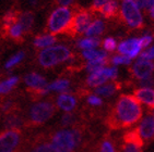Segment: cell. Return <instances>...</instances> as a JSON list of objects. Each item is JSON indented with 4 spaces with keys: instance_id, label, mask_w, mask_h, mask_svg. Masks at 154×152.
<instances>
[{
    "instance_id": "25",
    "label": "cell",
    "mask_w": 154,
    "mask_h": 152,
    "mask_svg": "<svg viewBox=\"0 0 154 152\" xmlns=\"http://www.w3.org/2000/svg\"><path fill=\"white\" fill-rule=\"evenodd\" d=\"M124 140L126 143H131V145H134V146L141 147L143 146V140L142 138L140 137V135L138 134V132L136 130H132V132H129L124 136Z\"/></svg>"
},
{
    "instance_id": "10",
    "label": "cell",
    "mask_w": 154,
    "mask_h": 152,
    "mask_svg": "<svg viewBox=\"0 0 154 152\" xmlns=\"http://www.w3.org/2000/svg\"><path fill=\"white\" fill-rule=\"evenodd\" d=\"M154 71V63L149 60L144 59H138V61L131 67V73L134 77L139 79H146L150 78Z\"/></svg>"
},
{
    "instance_id": "12",
    "label": "cell",
    "mask_w": 154,
    "mask_h": 152,
    "mask_svg": "<svg viewBox=\"0 0 154 152\" xmlns=\"http://www.w3.org/2000/svg\"><path fill=\"white\" fill-rule=\"evenodd\" d=\"M3 125L6 129H19L20 130L21 127L25 125V120L19 113L18 110H15V111L6 114V117L3 120Z\"/></svg>"
},
{
    "instance_id": "17",
    "label": "cell",
    "mask_w": 154,
    "mask_h": 152,
    "mask_svg": "<svg viewBox=\"0 0 154 152\" xmlns=\"http://www.w3.org/2000/svg\"><path fill=\"white\" fill-rule=\"evenodd\" d=\"M24 82L31 89H42L46 87V78L37 73H30L24 77Z\"/></svg>"
},
{
    "instance_id": "8",
    "label": "cell",
    "mask_w": 154,
    "mask_h": 152,
    "mask_svg": "<svg viewBox=\"0 0 154 152\" xmlns=\"http://www.w3.org/2000/svg\"><path fill=\"white\" fill-rule=\"evenodd\" d=\"M22 141L19 129H6L0 133V152H14Z\"/></svg>"
},
{
    "instance_id": "29",
    "label": "cell",
    "mask_w": 154,
    "mask_h": 152,
    "mask_svg": "<svg viewBox=\"0 0 154 152\" xmlns=\"http://www.w3.org/2000/svg\"><path fill=\"white\" fill-rule=\"evenodd\" d=\"M24 56H25V53L23 52V51H20V52L15 53L14 56L12 57V58H10L9 60H8V62L6 63V69H11V67L15 66L17 64H19L22 60H23Z\"/></svg>"
},
{
    "instance_id": "13",
    "label": "cell",
    "mask_w": 154,
    "mask_h": 152,
    "mask_svg": "<svg viewBox=\"0 0 154 152\" xmlns=\"http://www.w3.org/2000/svg\"><path fill=\"white\" fill-rule=\"evenodd\" d=\"M137 132L140 135V137L145 140L154 138V118L152 116H146L140 123L139 127L137 128Z\"/></svg>"
},
{
    "instance_id": "14",
    "label": "cell",
    "mask_w": 154,
    "mask_h": 152,
    "mask_svg": "<svg viewBox=\"0 0 154 152\" xmlns=\"http://www.w3.org/2000/svg\"><path fill=\"white\" fill-rule=\"evenodd\" d=\"M134 98L139 102L144 103L149 108L154 109V89L152 88H140L134 90Z\"/></svg>"
},
{
    "instance_id": "21",
    "label": "cell",
    "mask_w": 154,
    "mask_h": 152,
    "mask_svg": "<svg viewBox=\"0 0 154 152\" xmlns=\"http://www.w3.org/2000/svg\"><path fill=\"white\" fill-rule=\"evenodd\" d=\"M98 12H101L105 18H112L118 12V3L116 1H106Z\"/></svg>"
},
{
    "instance_id": "1",
    "label": "cell",
    "mask_w": 154,
    "mask_h": 152,
    "mask_svg": "<svg viewBox=\"0 0 154 152\" xmlns=\"http://www.w3.org/2000/svg\"><path fill=\"white\" fill-rule=\"evenodd\" d=\"M142 116L141 104L134 96L122 95L109 116L108 125L112 128H122L134 125Z\"/></svg>"
},
{
    "instance_id": "6",
    "label": "cell",
    "mask_w": 154,
    "mask_h": 152,
    "mask_svg": "<svg viewBox=\"0 0 154 152\" xmlns=\"http://www.w3.org/2000/svg\"><path fill=\"white\" fill-rule=\"evenodd\" d=\"M120 15L122 19L131 27L139 28L143 25L142 14L140 12V9L137 7L136 1L132 0H125L122 3L120 9Z\"/></svg>"
},
{
    "instance_id": "15",
    "label": "cell",
    "mask_w": 154,
    "mask_h": 152,
    "mask_svg": "<svg viewBox=\"0 0 154 152\" xmlns=\"http://www.w3.org/2000/svg\"><path fill=\"white\" fill-rule=\"evenodd\" d=\"M34 19H35V14L32 11H23L19 13L18 23L24 34L30 32L32 29L33 24H34Z\"/></svg>"
},
{
    "instance_id": "41",
    "label": "cell",
    "mask_w": 154,
    "mask_h": 152,
    "mask_svg": "<svg viewBox=\"0 0 154 152\" xmlns=\"http://www.w3.org/2000/svg\"><path fill=\"white\" fill-rule=\"evenodd\" d=\"M152 117L154 118V109H153V113H152Z\"/></svg>"
},
{
    "instance_id": "37",
    "label": "cell",
    "mask_w": 154,
    "mask_h": 152,
    "mask_svg": "<svg viewBox=\"0 0 154 152\" xmlns=\"http://www.w3.org/2000/svg\"><path fill=\"white\" fill-rule=\"evenodd\" d=\"M88 102L92 105H101L102 99L97 96H90L89 98H88Z\"/></svg>"
},
{
    "instance_id": "5",
    "label": "cell",
    "mask_w": 154,
    "mask_h": 152,
    "mask_svg": "<svg viewBox=\"0 0 154 152\" xmlns=\"http://www.w3.org/2000/svg\"><path fill=\"white\" fill-rule=\"evenodd\" d=\"M56 112L55 105L51 101H41L31 107L27 117V124L33 126L42 125L51 120Z\"/></svg>"
},
{
    "instance_id": "40",
    "label": "cell",
    "mask_w": 154,
    "mask_h": 152,
    "mask_svg": "<svg viewBox=\"0 0 154 152\" xmlns=\"http://www.w3.org/2000/svg\"><path fill=\"white\" fill-rule=\"evenodd\" d=\"M149 11H150V15H151V18L154 20V6L152 7V8L150 10H149Z\"/></svg>"
},
{
    "instance_id": "2",
    "label": "cell",
    "mask_w": 154,
    "mask_h": 152,
    "mask_svg": "<svg viewBox=\"0 0 154 152\" xmlns=\"http://www.w3.org/2000/svg\"><path fill=\"white\" fill-rule=\"evenodd\" d=\"M81 141V133L78 129H61L51 137V148L56 152H72Z\"/></svg>"
},
{
    "instance_id": "11",
    "label": "cell",
    "mask_w": 154,
    "mask_h": 152,
    "mask_svg": "<svg viewBox=\"0 0 154 152\" xmlns=\"http://www.w3.org/2000/svg\"><path fill=\"white\" fill-rule=\"evenodd\" d=\"M142 49L140 46V39L138 38H131L129 40H125L120 42L118 46V51L124 56L129 59L136 58L140 53V50Z\"/></svg>"
},
{
    "instance_id": "9",
    "label": "cell",
    "mask_w": 154,
    "mask_h": 152,
    "mask_svg": "<svg viewBox=\"0 0 154 152\" xmlns=\"http://www.w3.org/2000/svg\"><path fill=\"white\" fill-rule=\"evenodd\" d=\"M118 75V71L116 67H104L102 70L92 73L86 79V84L91 87H100L106 82L107 79H115Z\"/></svg>"
},
{
    "instance_id": "27",
    "label": "cell",
    "mask_w": 154,
    "mask_h": 152,
    "mask_svg": "<svg viewBox=\"0 0 154 152\" xmlns=\"http://www.w3.org/2000/svg\"><path fill=\"white\" fill-rule=\"evenodd\" d=\"M82 56L84 59H88L89 61L97 60V59H106V52L102 50H84L82 52Z\"/></svg>"
},
{
    "instance_id": "19",
    "label": "cell",
    "mask_w": 154,
    "mask_h": 152,
    "mask_svg": "<svg viewBox=\"0 0 154 152\" xmlns=\"http://www.w3.org/2000/svg\"><path fill=\"white\" fill-rule=\"evenodd\" d=\"M57 38L51 34H45V35H39L34 39V46L36 48H45L49 47L53 44H55Z\"/></svg>"
},
{
    "instance_id": "38",
    "label": "cell",
    "mask_w": 154,
    "mask_h": 152,
    "mask_svg": "<svg viewBox=\"0 0 154 152\" xmlns=\"http://www.w3.org/2000/svg\"><path fill=\"white\" fill-rule=\"evenodd\" d=\"M152 40H153V38L151 36H144V37L140 38V46H141V48L148 47Z\"/></svg>"
},
{
    "instance_id": "34",
    "label": "cell",
    "mask_w": 154,
    "mask_h": 152,
    "mask_svg": "<svg viewBox=\"0 0 154 152\" xmlns=\"http://www.w3.org/2000/svg\"><path fill=\"white\" fill-rule=\"evenodd\" d=\"M103 45H104V48H105L107 51H113V50H115V48H116L115 39H114V38H110V37L106 38V39L104 40Z\"/></svg>"
},
{
    "instance_id": "26",
    "label": "cell",
    "mask_w": 154,
    "mask_h": 152,
    "mask_svg": "<svg viewBox=\"0 0 154 152\" xmlns=\"http://www.w3.org/2000/svg\"><path fill=\"white\" fill-rule=\"evenodd\" d=\"M100 39L98 38H84L78 41V47L84 50H92L100 45Z\"/></svg>"
},
{
    "instance_id": "22",
    "label": "cell",
    "mask_w": 154,
    "mask_h": 152,
    "mask_svg": "<svg viewBox=\"0 0 154 152\" xmlns=\"http://www.w3.org/2000/svg\"><path fill=\"white\" fill-rule=\"evenodd\" d=\"M118 89V85L116 83H112V84H107V85H102L95 89V94L97 96L102 97H110L116 92V90Z\"/></svg>"
},
{
    "instance_id": "31",
    "label": "cell",
    "mask_w": 154,
    "mask_h": 152,
    "mask_svg": "<svg viewBox=\"0 0 154 152\" xmlns=\"http://www.w3.org/2000/svg\"><path fill=\"white\" fill-rule=\"evenodd\" d=\"M112 62H113L115 65L119 64H130L131 59H129L126 56H115L112 59Z\"/></svg>"
},
{
    "instance_id": "36",
    "label": "cell",
    "mask_w": 154,
    "mask_h": 152,
    "mask_svg": "<svg viewBox=\"0 0 154 152\" xmlns=\"http://www.w3.org/2000/svg\"><path fill=\"white\" fill-rule=\"evenodd\" d=\"M73 115L71 113H66L61 118V124L63 126H67V125H70V124L73 122Z\"/></svg>"
},
{
    "instance_id": "24",
    "label": "cell",
    "mask_w": 154,
    "mask_h": 152,
    "mask_svg": "<svg viewBox=\"0 0 154 152\" xmlns=\"http://www.w3.org/2000/svg\"><path fill=\"white\" fill-rule=\"evenodd\" d=\"M18 82L19 77H17V76H12L3 82H0V95H6L10 92L13 89V87L18 84Z\"/></svg>"
},
{
    "instance_id": "23",
    "label": "cell",
    "mask_w": 154,
    "mask_h": 152,
    "mask_svg": "<svg viewBox=\"0 0 154 152\" xmlns=\"http://www.w3.org/2000/svg\"><path fill=\"white\" fill-rule=\"evenodd\" d=\"M70 86V82L68 79H57L54 83L46 86V91H66Z\"/></svg>"
},
{
    "instance_id": "35",
    "label": "cell",
    "mask_w": 154,
    "mask_h": 152,
    "mask_svg": "<svg viewBox=\"0 0 154 152\" xmlns=\"http://www.w3.org/2000/svg\"><path fill=\"white\" fill-rule=\"evenodd\" d=\"M140 58L151 61L152 59H154V47H152V48H150V49L143 51V52L140 54Z\"/></svg>"
},
{
    "instance_id": "7",
    "label": "cell",
    "mask_w": 154,
    "mask_h": 152,
    "mask_svg": "<svg viewBox=\"0 0 154 152\" xmlns=\"http://www.w3.org/2000/svg\"><path fill=\"white\" fill-rule=\"evenodd\" d=\"M91 19H92V15L89 11H85V10L79 11L72 16V20L70 22L68 29L66 31V34H68L70 36H74L77 34L85 33L88 27L91 24Z\"/></svg>"
},
{
    "instance_id": "18",
    "label": "cell",
    "mask_w": 154,
    "mask_h": 152,
    "mask_svg": "<svg viewBox=\"0 0 154 152\" xmlns=\"http://www.w3.org/2000/svg\"><path fill=\"white\" fill-rule=\"evenodd\" d=\"M104 28H105V25H104V22L101 20H95L93 21L92 23L90 24V26L88 27L85 32V35L88 37H96V36H100L102 33L104 32Z\"/></svg>"
},
{
    "instance_id": "16",
    "label": "cell",
    "mask_w": 154,
    "mask_h": 152,
    "mask_svg": "<svg viewBox=\"0 0 154 152\" xmlns=\"http://www.w3.org/2000/svg\"><path fill=\"white\" fill-rule=\"evenodd\" d=\"M57 105L66 112L72 111L77 105V99L70 94H61L57 98Z\"/></svg>"
},
{
    "instance_id": "39",
    "label": "cell",
    "mask_w": 154,
    "mask_h": 152,
    "mask_svg": "<svg viewBox=\"0 0 154 152\" xmlns=\"http://www.w3.org/2000/svg\"><path fill=\"white\" fill-rule=\"evenodd\" d=\"M60 4H62V7L69 6V4H72V1H59Z\"/></svg>"
},
{
    "instance_id": "30",
    "label": "cell",
    "mask_w": 154,
    "mask_h": 152,
    "mask_svg": "<svg viewBox=\"0 0 154 152\" xmlns=\"http://www.w3.org/2000/svg\"><path fill=\"white\" fill-rule=\"evenodd\" d=\"M30 152H56V151L51 148V146L49 143L43 142V143L36 145L33 149H31Z\"/></svg>"
},
{
    "instance_id": "20",
    "label": "cell",
    "mask_w": 154,
    "mask_h": 152,
    "mask_svg": "<svg viewBox=\"0 0 154 152\" xmlns=\"http://www.w3.org/2000/svg\"><path fill=\"white\" fill-rule=\"evenodd\" d=\"M6 36L10 37L12 40L17 41V42H22L23 41V36H24V33L21 28V26L19 25V23H14L13 25L10 26V28L7 31V34Z\"/></svg>"
},
{
    "instance_id": "4",
    "label": "cell",
    "mask_w": 154,
    "mask_h": 152,
    "mask_svg": "<svg viewBox=\"0 0 154 152\" xmlns=\"http://www.w3.org/2000/svg\"><path fill=\"white\" fill-rule=\"evenodd\" d=\"M71 10L67 7H59L56 10H54L48 19L47 28L51 34H60L66 33L68 29L70 22L72 20Z\"/></svg>"
},
{
    "instance_id": "33",
    "label": "cell",
    "mask_w": 154,
    "mask_h": 152,
    "mask_svg": "<svg viewBox=\"0 0 154 152\" xmlns=\"http://www.w3.org/2000/svg\"><path fill=\"white\" fill-rule=\"evenodd\" d=\"M122 152H142V151H141V148H140V147L131 145V143L125 142L122 148Z\"/></svg>"
},
{
    "instance_id": "32",
    "label": "cell",
    "mask_w": 154,
    "mask_h": 152,
    "mask_svg": "<svg viewBox=\"0 0 154 152\" xmlns=\"http://www.w3.org/2000/svg\"><path fill=\"white\" fill-rule=\"evenodd\" d=\"M101 152H115V148H114V145L112 141L109 140H105L102 142L101 145Z\"/></svg>"
},
{
    "instance_id": "3",
    "label": "cell",
    "mask_w": 154,
    "mask_h": 152,
    "mask_svg": "<svg viewBox=\"0 0 154 152\" xmlns=\"http://www.w3.org/2000/svg\"><path fill=\"white\" fill-rule=\"evenodd\" d=\"M71 58V52L65 46H55L48 47L42 50L38 54V63L41 66L48 69L67 61Z\"/></svg>"
},
{
    "instance_id": "28",
    "label": "cell",
    "mask_w": 154,
    "mask_h": 152,
    "mask_svg": "<svg viewBox=\"0 0 154 152\" xmlns=\"http://www.w3.org/2000/svg\"><path fill=\"white\" fill-rule=\"evenodd\" d=\"M106 59H97V60H93V61H89V63L86 64V71L90 73H95L97 71L104 69L105 64H106Z\"/></svg>"
}]
</instances>
